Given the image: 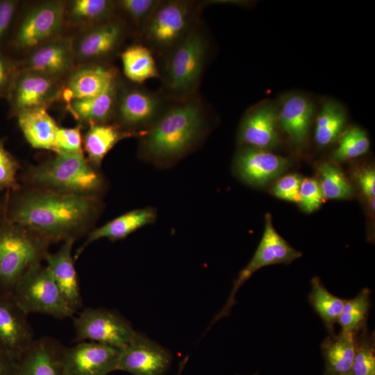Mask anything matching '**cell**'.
Returning a JSON list of instances; mask_svg holds the SVG:
<instances>
[{"mask_svg":"<svg viewBox=\"0 0 375 375\" xmlns=\"http://www.w3.org/2000/svg\"><path fill=\"white\" fill-rule=\"evenodd\" d=\"M3 215L50 244L89 231L100 209L99 197L63 194L27 187L6 192Z\"/></svg>","mask_w":375,"mask_h":375,"instance_id":"6da1fadb","label":"cell"},{"mask_svg":"<svg viewBox=\"0 0 375 375\" xmlns=\"http://www.w3.org/2000/svg\"><path fill=\"white\" fill-rule=\"evenodd\" d=\"M207 109L196 95L172 101L141 137L140 153L156 161L181 157L202 138L207 126Z\"/></svg>","mask_w":375,"mask_h":375,"instance_id":"7a4b0ae2","label":"cell"},{"mask_svg":"<svg viewBox=\"0 0 375 375\" xmlns=\"http://www.w3.org/2000/svg\"><path fill=\"white\" fill-rule=\"evenodd\" d=\"M23 181L29 188L82 196L99 197L104 187L102 175L84 154L63 152L30 166Z\"/></svg>","mask_w":375,"mask_h":375,"instance_id":"3957f363","label":"cell"},{"mask_svg":"<svg viewBox=\"0 0 375 375\" xmlns=\"http://www.w3.org/2000/svg\"><path fill=\"white\" fill-rule=\"evenodd\" d=\"M210 40L199 22L163 59L160 78L162 93L172 101L196 95L209 53Z\"/></svg>","mask_w":375,"mask_h":375,"instance_id":"277c9868","label":"cell"},{"mask_svg":"<svg viewBox=\"0 0 375 375\" xmlns=\"http://www.w3.org/2000/svg\"><path fill=\"white\" fill-rule=\"evenodd\" d=\"M50 243L0 215V292L10 293L22 276L42 263Z\"/></svg>","mask_w":375,"mask_h":375,"instance_id":"5b68a950","label":"cell"},{"mask_svg":"<svg viewBox=\"0 0 375 375\" xmlns=\"http://www.w3.org/2000/svg\"><path fill=\"white\" fill-rule=\"evenodd\" d=\"M203 6L194 1H160L138 36L140 43L162 58L200 22Z\"/></svg>","mask_w":375,"mask_h":375,"instance_id":"8992f818","label":"cell"},{"mask_svg":"<svg viewBox=\"0 0 375 375\" xmlns=\"http://www.w3.org/2000/svg\"><path fill=\"white\" fill-rule=\"evenodd\" d=\"M18 306L27 315L40 313L57 319L74 316L47 265L38 264L28 269L11 292Z\"/></svg>","mask_w":375,"mask_h":375,"instance_id":"52a82bcc","label":"cell"},{"mask_svg":"<svg viewBox=\"0 0 375 375\" xmlns=\"http://www.w3.org/2000/svg\"><path fill=\"white\" fill-rule=\"evenodd\" d=\"M65 4L64 1H45L28 9L12 32L10 40L12 48L30 52L60 36L65 24Z\"/></svg>","mask_w":375,"mask_h":375,"instance_id":"ba28073f","label":"cell"},{"mask_svg":"<svg viewBox=\"0 0 375 375\" xmlns=\"http://www.w3.org/2000/svg\"><path fill=\"white\" fill-rule=\"evenodd\" d=\"M172 101L161 92L121 83L113 118L126 131L143 133Z\"/></svg>","mask_w":375,"mask_h":375,"instance_id":"9c48e42d","label":"cell"},{"mask_svg":"<svg viewBox=\"0 0 375 375\" xmlns=\"http://www.w3.org/2000/svg\"><path fill=\"white\" fill-rule=\"evenodd\" d=\"M75 340H90L119 349L138 333L131 324L114 311L88 308L74 318Z\"/></svg>","mask_w":375,"mask_h":375,"instance_id":"30bf717a","label":"cell"},{"mask_svg":"<svg viewBox=\"0 0 375 375\" xmlns=\"http://www.w3.org/2000/svg\"><path fill=\"white\" fill-rule=\"evenodd\" d=\"M301 256V253L289 244L275 230L269 213L265 215L264 233L250 262L240 271L228 300L212 323L227 316L236 303L235 295L238 289L253 273L260 268L274 264H289Z\"/></svg>","mask_w":375,"mask_h":375,"instance_id":"8fae6325","label":"cell"},{"mask_svg":"<svg viewBox=\"0 0 375 375\" xmlns=\"http://www.w3.org/2000/svg\"><path fill=\"white\" fill-rule=\"evenodd\" d=\"M61 81L43 74L18 69L6 97L11 113L45 108L60 99Z\"/></svg>","mask_w":375,"mask_h":375,"instance_id":"7c38bea8","label":"cell"},{"mask_svg":"<svg viewBox=\"0 0 375 375\" xmlns=\"http://www.w3.org/2000/svg\"><path fill=\"white\" fill-rule=\"evenodd\" d=\"M127 32L126 22L117 15L107 22L81 29L76 38H73L76 63H97L109 58L119 49Z\"/></svg>","mask_w":375,"mask_h":375,"instance_id":"4fadbf2b","label":"cell"},{"mask_svg":"<svg viewBox=\"0 0 375 375\" xmlns=\"http://www.w3.org/2000/svg\"><path fill=\"white\" fill-rule=\"evenodd\" d=\"M278 107L276 101L265 100L249 108L238 129L242 147L270 151L280 142Z\"/></svg>","mask_w":375,"mask_h":375,"instance_id":"5bb4252c","label":"cell"},{"mask_svg":"<svg viewBox=\"0 0 375 375\" xmlns=\"http://www.w3.org/2000/svg\"><path fill=\"white\" fill-rule=\"evenodd\" d=\"M120 350L92 341L64 347L62 363L65 374L108 375L117 371Z\"/></svg>","mask_w":375,"mask_h":375,"instance_id":"9a60e30c","label":"cell"},{"mask_svg":"<svg viewBox=\"0 0 375 375\" xmlns=\"http://www.w3.org/2000/svg\"><path fill=\"white\" fill-rule=\"evenodd\" d=\"M73 38L58 36L28 52L17 69L39 72L61 81L76 68Z\"/></svg>","mask_w":375,"mask_h":375,"instance_id":"2e32d148","label":"cell"},{"mask_svg":"<svg viewBox=\"0 0 375 375\" xmlns=\"http://www.w3.org/2000/svg\"><path fill=\"white\" fill-rule=\"evenodd\" d=\"M170 360V355L164 348L138 333L120 350L117 370L132 375H162Z\"/></svg>","mask_w":375,"mask_h":375,"instance_id":"e0dca14e","label":"cell"},{"mask_svg":"<svg viewBox=\"0 0 375 375\" xmlns=\"http://www.w3.org/2000/svg\"><path fill=\"white\" fill-rule=\"evenodd\" d=\"M276 103L279 130L295 146L304 144L315 114L314 101L305 93L292 92L281 97Z\"/></svg>","mask_w":375,"mask_h":375,"instance_id":"ac0fdd59","label":"cell"},{"mask_svg":"<svg viewBox=\"0 0 375 375\" xmlns=\"http://www.w3.org/2000/svg\"><path fill=\"white\" fill-rule=\"evenodd\" d=\"M35 340L27 314L10 293L0 292V347L17 360Z\"/></svg>","mask_w":375,"mask_h":375,"instance_id":"d6986e66","label":"cell"},{"mask_svg":"<svg viewBox=\"0 0 375 375\" xmlns=\"http://www.w3.org/2000/svg\"><path fill=\"white\" fill-rule=\"evenodd\" d=\"M117 69L105 64H84L76 67L62 84L60 96L65 106L76 100L94 97L119 78Z\"/></svg>","mask_w":375,"mask_h":375,"instance_id":"ffe728a7","label":"cell"},{"mask_svg":"<svg viewBox=\"0 0 375 375\" xmlns=\"http://www.w3.org/2000/svg\"><path fill=\"white\" fill-rule=\"evenodd\" d=\"M290 165L288 158L270 151L242 147L235 158L240 178L253 186H263L282 174Z\"/></svg>","mask_w":375,"mask_h":375,"instance_id":"44dd1931","label":"cell"},{"mask_svg":"<svg viewBox=\"0 0 375 375\" xmlns=\"http://www.w3.org/2000/svg\"><path fill=\"white\" fill-rule=\"evenodd\" d=\"M64 347L51 338L35 339L17 359L13 375H66L62 363Z\"/></svg>","mask_w":375,"mask_h":375,"instance_id":"7402d4cb","label":"cell"},{"mask_svg":"<svg viewBox=\"0 0 375 375\" xmlns=\"http://www.w3.org/2000/svg\"><path fill=\"white\" fill-rule=\"evenodd\" d=\"M74 239L64 241L55 253H48L44 260L69 306L76 312L82 306V297L72 256Z\"/></svg>","mask_w":375,"mask_h":375,"instance_id":"603a6c76","label":"cell"},{"mask_svg":"<svg viewBox=\"0 0 375 375\" xmlns=\"http://www.w3.org/2000/svg\"><path fill=\"white\" fill-rule=\"evenodd\" d=\"M15 116L24 138L33 148L58 153L56 137L59 126L47 108L26 110Z\"/></svg>","mask_w":375,"mask_h":375,"instance_id":"cb8c5ba5","label":"cell"},{"mask_svg":"<svg viewBox=\"0 0 375 375\" xmlns=\"http://www.w3.org/2000/svg\"><path fill=\"white\" fill-rule=\"evenodd\" d=\"M83 137V149L90 164L99 168L107 153L119 141L131 137H142L144 133L123 129L116 123H91Z\"/></svg>","mask_w":375,"mask_h":375,"instance_id":"d4e9b609","label":"cell"},{"mask_svg":"<svg viewBox=\"0 0 375 375\" xmlns=\"http://www.w3.org/2000/svg\"><path fill=\"white\" fill-rule=\"evenodd\" d=\"M119 78L101 94L88 99L76 100L65 106L68 112L80 123H106L114 117Z\"/></svg>","mask_w":375,"mask_h":375,"instance_id":"484cf974","label":"cell"},{"mask_svg":"<svg viewBox=\"0 0 375 375\" xmlns=\"http://www.w3.org/2000/svg\"><path fill=\"white\" fill-rule=\"evenodd\" d=\"M155 217L154 210L149 208L131 210L117 217L102 226L90 231L84 244L78 249L76 257L89 244L101 238L112 241L124 239L140 228L153 223Z\"/></svg>","mask_w":375,"mask_h":375,"instance_id":"4316f807","label":"cell"},{"mask_svg":"<svg viewBox=\"0 0 375 375\" xmlns=\"http://www.w3.org/2000/svg\"><path fill=\"white\" fill-rule=\"evenodd\" d=\"M324 360L323 375H342L351 372L354 355V333L344 331L329 335L322 344Z\"/></svg>","mask_w":375,"mask_h":375,"instance_id":"83f0119b","label":"cell"},{"mask_svg":"<svg viewBox=\"0 0 375 375\" xmlns=\"http://www.w3.org/2000/svg\"><path fill=\"white\" fill-rule=\"evenodd\" d=\"M117 16L116 2L112 0L66 1L65 22L83 29L107 22Z\"/></svg>","mask_w":375,"mask_h":375,"instance_id":"f1b7e54d","label":"cell"},{"mask_svg":"<svg viewBox=\"0 0 375 375\" xmlns=\"http://www.w3.org/2000/svg\"><path fill=\"white\" fill-rule=\"evenodd\" d=\"M347 122L343 105L333 99L325 100L315 119L314 138L320 147L328 146L339 139Z\"/></svg>","mask_w":375,"mask_h":375,"instance_id":"f546056e","label":"cell"},{"mask_svg":"<svg viewBox=\"0 0 375 375\" xmlns=\"http://www.w3.org/2000/svg\"><path fill=\"white\" fill-rule=\"evenodd\" d=\"M124 76L140 84L151 78H160V72L152 51L138 42L125 48L120 53Z\"/></svg>","mask_w":375,"mask_h":375,"instance_id":"4dcf8cb0","label":"cell"},{"mask_svg":"<svg viewBox=\"0 0 375 375\" xmlns=\"http://www.w3.org/2000/svg\"><path fill=\"white\" fill-rule=\"evenodd\" d=\"M308 301L321 318L329 335L335 333V325L342 310L345 299L331 293L318 276L311 280Z\"/></svg>","mask_w":375,"mask_h":375,"instance_id":"1f68e13d","label":"cell"},{"mask_svg":"<svg viewBox=\"0 0 375 375\" xmlns=\"http://www.w3.org/2000/svg\"><path fill=\"white\" fill-rule=\"evenodd\" d=\"M371 290L365 288L353 298L345 299L338 323L342 331L354 334L367 328V323L372 306Z\"/></svg>","mask_w":375,"mask_h":375,"instance_id":"d6a6232c","label":"cell"},{"mask_svg":"<svg viewBox=\"0 0 375 375\" xmlns=\"http://www.w3.org/2000/svg\"><path fill=\"white\" fill-rule=\"evenodd\" d=\"M319 185L324 199H344L353 195V188L341 170L330 162L318 167Z\"/></svg>","mask_w":375,"mask_h":375,"instance_id":"836d02e7","label":"cell"},{"mask_svg":"<svg viewBox=\"0 0 375 375\" xmlns=\"http://www.w3.org/2000/svg\"><path fill=\"white\" fill-rule=\"evenodd\" d=\"M355 355L351 370L353 375H375L374 333L367 328L354 334Z\"/></svg>","mask_w":375,"mask_h":375,"instance_id":"e575fe53","label":"cell"},{"mask_svg":"<svg viewBox=\"0 0 375 375\" xmlns=\"http://www.w3.org/2000/svg\"><path fill=\"white\" fill-rule=\"evenodd\" d=\"M369 149V140L366 132L360 127L353 126L340 136L338 145L332 156L337 161H346L364 155Z\"/></svg>","mask_w":375,"mask_h":375,"instance_id":"d590c367","label":"cell"},{"mask_svg":"<svg viewBox=\"0 0 375 375\" xmlns=\"http://www.w3.org/2000/svg\"><path fill=\"white\" fill-rule=\"evenodd\" d=\"M160 0H119L116 14L120 13L131 22L138 36Z\"/></svg>","mask_w":375,"mask_h":375,"instance_id":"8d00e7d4","label":"cell"},{"mask_svg":"<svg viewBox=\"0 0 375 375\" xmlns=\"http://www.w3.org/2000/svg\"><path fill=\"white\" fill-rule=\"evenodd\" d=\"M19 168V162L6 149L4 139L0 138V191H13L21 187L17 178Z\"/></svg>","mask_w":375,"mask_h":375,"instance_id":"74e56055","label":"cell"},{"mask_svg":"<svg viewBox=\"0 0 375 375\" xmlns=\"http://www.w3.org/2000/svg\"><path fill=\"white\" fill-rule=\"evenodd\" d=\"M323 199V194L317 180L313 178L302 179L298 203L305 212L310 213L317 210Z\"/></svg>","mask_w":375,"mask_h":375,"instance_id":"f35d334b","label":"cell"},{"mask_svg":"<svg viewBox=\"0 0 375 375\" xmlns=\"http://www.w3.org/2000/svg\"><path fill=\"white\" fill-rule=\"evenodd\" d=\"M81 128V124L72 128H58L56 137L58 153L83 154Z\"/></svg>","mask_w":375,"mask_h":375,"instance_id":"ab89813d","label":"cell"},{"mask_svg":"<svg viewBox=\"0 0 375 375\" xmlns=\"http://www.w3.org/2000/svg\"><path fill=\"white\" fill-rule=\"evenodd\" d=\"M301 181V176L297 174L282 176L274 185L272 193L279 199L298 203Z\"/></svg>","mask_w":375,"mask_h":375,"instance_id":"60d3db41","label":"cell"},{"mask_svg":"<svg viewBox=\"0 0 375 375\" xmlns=\"http://www.w3.org/2000/svg\"><path fill=\"white\" fill-rule=\"evenodd\" d=\"M19 4L17 0H0V49L8 38Z\"/></svg>","mask_w":375,"mask_h":375,"instance_id":"b9f144b4","label":"cell"},{"mask_svg":"<svg viewBox=\"0 0 375 375\" xmlns=\"http://www.w3.org/2000/svg\"><path fill=\"white\" fill-rule=\"evenodd\" d=\"M17 62L0 49V97H6L17 72Z\"/></svg>","mask_w":375,"mask_h":375,"instance_id":"7bdbcfd3","label":"cell"},{"mask_svg":"<svg viewBox=\"0 0 375 375\" xmlns=\"http://www.w3.org/2000/svg\"><path fill=\"white\" fill-rule=\"evenodd\" d=\"M358 183L368 199L369 208L374 210L375 197V172L372 168H367L361 171L357 176Z\"/></svg>","mask_w":375,"mask_h":375,"instance_id":"ee69618b","label":"cell"},{"mask_svg":"<svg viewBox=\"0 0 375 375\" xmlns=\"http://www.w3.org/2000/svg\"><path fill=\"white\" fill-rule=\"evenodd\" d=\"M17 360L0 347V375H13Z\"/></svg>","mask_w":375,"mask_h":375,"instance_id":"f6af8a7d","label":"cell"},{"mask_svg":"<svg viewBox=\"0 0 375 375\" xmlns=\"http://www.w3.org/2000/svg\"><path fill=\"white\" fill-rule=\"evenodd\" d=\"M186 362H187V358H185L182 362H181L177 374H176V375H181Z\"/></svg>","mask_w":375,"mask_h":375,"instance_id":"bcb514c9","label":"cell"},{"mask_svg":"<svg viewBox=\"0 0 375 375\" xmlns=\"http://www.w3.org/2000/svg\"><path fill=\"white\" fill-rule=\"evenodd\" d=\"M3 199H0V215L3 213Z\"/></svg>","mask_w":375,"mask_h":375,"instance_id":"7dc6e473","label":"cell"},{"mask_svg":"<svg viewBox=\"0 0 375 375\" xmlns=\"http://www.w3.org/2000/svg\"><path fill=\"white\" fill-rule=\"evenodd\" d=\"M342 375H353L351 372Z\"/></svg>","mask_w":375,"mask_h":375,"instance_id":"c3c4849f","label":"cell"}]
</instances>
